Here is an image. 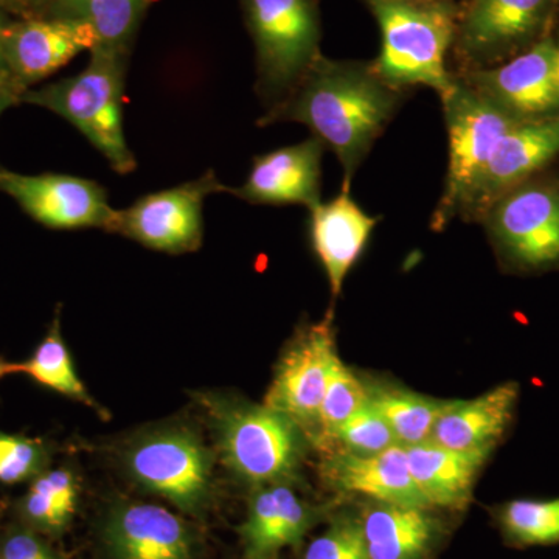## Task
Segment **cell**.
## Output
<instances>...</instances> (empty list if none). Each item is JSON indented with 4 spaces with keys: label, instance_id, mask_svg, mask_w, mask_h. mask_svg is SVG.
<instances>
[{
    "label": "cell",
    "instance_id": "6da1fadb",
    "mask_svg": "<svg viewBox=\"0 0 559 559\" xmlns=\"http://www.w3.org/2000/svg\"><path fill=\"white\" fill-rule=\"evenodd\" d=\"M407 91L381 79L373 62L334 61L320 55L304 79L266 110L260 127L305 124L333 151L344 168V187L369 156L374 142L406 100Z\"/></svg>",
    "mask_w": 559,
    "mask_h": 559
},
{
    "label": "cell",
    "instance_id": "7a4b0ae2",
    "mask_svg": "<svg viewBox=\"0 0 559 559\" xmlns=\"http://www.w3.org/2000/svg\"><path fill=\"white\" fill-rule=\"evenodd\" d=\"M130 55L95 47L91 61L79 75L28 90L22 103L58 114L100 151L119 175L138 168L123 131L124 76Z\"/></svg>",
    "mask_w": 559,
    "mask_h": 559
},
{
    "label": "cell",
    "instance_id": "3957f363",
    "mask_svg": "<svg viewBox=\"0 0 559 559\" xmlns=\"http://www.w3.org/2000/svg\"><path fill=\"white\" fill-rule=\"evenodd\" d=\"M381 28V53L373 61L381 79L399 90L430 87L443 94L454 75L447 53L457 33L451 2L367 0Z\"/></svg>",
    "mask_w": 559,
    "mask_h": 559
},
{
    "label": "cell",
    "instance_id": "277c9868",
    "mask_svg": "<svg viewBox=\"0 0 559 559\" xmlns=\"http://www.w3.org/2000/svg\"><path fill=\"white\" fill-rule=\"evenodd\" d=\"M440 98L450 138V162L443 194L430 221L433 230L444 229L459 218L500 140L524 121L499 108L460 75H454Z\"/></svg>",
    "mask_w": 559,
    "mask_h": 559
},
{
    "label": "cell",
    "instance_id": "5b68a950",
    "mask_svg": "<svg viewBox=\"0 0 559 559\" xmlns=\"http://www.w3.org/2000/svg\"><path fill=\"white\" fill-rule=\"evenodd\" d=\"M227 466L249 484H288L305 454L304 432L264 406L207 399Z\"/></svg>",
    "mask_w": 559,
    "mask_h": 559
},
{
    "label": "cell",
    "instance_id": "8992f818",
    "mask_svg": "<svg viewBox=\"0 0 559 559\" xmlns=\"http://www.w3.org/2000/svg\"><path fill=\"white\" fill-rule=\"evenodd\" d=\"M241 5L255 44L257 91L272 108L322 55L318 0H241Z\"/></svg>",
    "mask_w": 559,
    "mask_h": 559
},
{
    "label": "cell",
    "instance_id": "52a82bcc",
    "mask_svg": "<svg viewBox=\"0 0 559 559\" xmlns=\"http://www.w3.org/2000/svg\"><path fill=\"white\" fill-rule=\"evenodd\" d=\"M479 223L510 270H559V176L540 171L507 191Z\"/></svg>",
    "mask_w": 559,
    "mask_h": 559
},
{
    "label": "cell",
    "instance_id": "ba28073f",
    "mask_svg": "<svg viewBox=\"0 0 559 559\" xmlns=\"http://www.w3.org/2000/svg\"><path fill=\"white\" fill-rule=\"evenodd\" d=\"M557 0H471L457 24L465 70L502 64L543 40Z\"/></svg>",
    "mask_w": 559,
    "mask_h": 559
},
{
    "label": "cell",
    "instance_id": "9c48e42d",
    "mask_svg": "<svg viewBox=\"0 0 559 559\" xmlns=\"http://www.w3.org/2000/svg\"><path fill=\"white\" fill-rule=\"evenodd\" d=\"M226 191L215 173L207 171L200 179L146 194L130 207L116 210L108 231L162 252H191L201 246L205 198Z\"/></svg>",
    "mask_w": 559,
    "mask_h": 559
},
{
    "label": "cell",
    "instance_id": "30bf717a",
    "mask_svg": "<svg viewBox=\"0 0 559 559\" xmlns=\"http://www.w3.org/2000/svg\"><path fill=\"white\" fill-rule=\"evenodd\" d=\"M331 319L307 326L280 359L264 406L288 417L314 443L319 414L336 355Z\"/></svg>",
    "mask_w": 559,
    "mask_h": 559
},
{
    "label": "cell",
    "instance_id": "8fae6325",
    "mask_svg": "<svg viewBox=\"0 0 559 559\" xmlns=\"http://www.w3.org/2000/svg\"><path fill=\"white\" fill-rule=\"evenodd\" d=\"M559 50L544 38L502 64L463 70L466 83L520 120L559 116Z\"/></svg>",
    "mask_w": 559,
    "mask_h": 559
},
{
    "label": "cell",
    "instance_id": "7c38bea8",
    "mask_svg": "<svg viewBox=\"0 0 559 559\" xmlns=\"http://www.w3.org/2000/svg\"><path fill=\"white\" fill-rule=\"evenodd\" d=\"M128 465L143 487L171 500L180 510L200 511L209 498L212 457L186 430H168L139 441Z\"/></svg>",
    "mask_w": 559,
    "mask_h": 559
},
{
    "label": "cell",
    "instance_id": "4fadbf2b",
    "mask_svg": "<svg viewBox=\"0 0 559 559\" xmlns=\"http://www.w3.org/2000/svg\"><path fill=\"white\" fill-rule=\"evenodd\" d=\"M0 191L13 198L33 219L51 229L108 230L116 209L94 180L68 175L27 176L0 168Z\"/></svg>",
    "mask_w": 559,
    "mask_h": 559
},
{
    "label": "cell",
    "instance_id": "5bb4252c",
    "mask_svg": "<svg viewBox=\"0 0 559 559\" xmlns=\"http://www.w3.org/2000/svg\"><path fill=\"white\" fill-rule=\"evenodd\" d=\"M558 156L559 116L521 121L500 140L459 218L480 221L492 202L546 170Z\"/></svg>",
    "mask_w": 559,
    "mask_h": 559
},
{
    "label": "cell",
    "instance_id": "9a60e30c",
    "mask_svg": "<svg viewBox=\"0 0 559 559\" xmlns=\"http://www.w3.org/2000/svg\"><path fill=\"white\" fill-rule=\"evenodd\" d=\"M87 25L64 17L27 16L10 21L3 33V64L25 90L95 47Z\"/></svg>",
    "mask_w": 559,
    "mask_h": 559
},
{
    "label": "cell",
    "instance_id": "2e32d148",
    "mask_svg": "<svg viewBox=\"0 0 559 559\" xmlns=\"http://www.w3.org/2000/svg\"><path fill=\"white\" fill-rule=\"evenodd\" d=\"M325 146L312 138L253 157L246 182L226 193L261 205L300 204L312 209L320 202L322 157Z\"/></svg>",
    "mask_w": 559,
    "mask_h": 559
},
{
    "label": "cell",
    "instance_id": "e0dca14e",
    "mask_svg": "<svg viewBox=\"0 0 559 559\" xmlns=\"http://www.w3.org/2000/svg\"><path fill=\"white\" fill-rule=\"evenodd\" d=\"M322 476L331 487L373 502L432 509L415 485L406 448L401 444L371 455L329 452L322 462Z\"/></svg>",
    "mask_w": 559,
    "mask_h": 559
},
{
    "label": "cell",
    "instance_id": "ac0fdd59",
    "mask_svg": "<svg viewBox=\"0 0 559 559\" xmlns=\"http://www.w3.org/2000/svg\"><path fill=\"white\" fill-rule=\"evenodd\" d=\"M319 516L320 509L305 502L288 484L260 487L238 528L242 559H277L285 547L301 543Z\"/></svg>",
    "mask_w": 559,
    "mask_h": 559
},
{
    "label": "cell",
    "instance_id": "d6986e66",
    "mask_svg": "<svg viewBox=\"0 0 559 559\" xmlns=\"http://www.w3.org/2000/svg\"><path fill=\"white\" fill-rule=\"evenodd\" d=\"M106 543L114 559H194V540L186 522L153 503L114 511Z\"/></svg>",
    "mask_w": 559,
    "mask_h": 559
},
{
    "label": "cell",
    "instance_id": "ffe728a7",
    "mask_svg": "<svg viewBox=\"0 0 559 559\" xmlns=\"http://www.w3.org/2000/svg\"><path fill=\"white\" fill-rule=\"evenodd\" d=\"M521 389L518 382H503L473 400H454L433 426L430 441L450 450L488 452L509 432Z\"/></svg>",
    "mask_w": 559,
    "mask_h": 559
},
{
    "label": "cell",
    "instance_id": "44dd1931",
    "mask_svg": "<svg viewBox=\"0 0 559 559\" xmlns=\"http://www.w3.org/2000/svg\"><path fill=\"white\" fill-rule=\"evenodd\" d=\"M378 219L353 201L349 191L310 209L312 249L329 277L331 294L337 297L352 267L358 263Z\"/></svg>",
    "mask_w": 559,
    "mask_h": 559
},
{
    "label": "cell",
    "instance_id": "7402d4cb",
    "mask_svg": "<svg viewBox=\"0 0 559 559\" xmlns=\"http://www.w3.org/2000/svg\"><path fill=\"white\" fill-rule=\"evenodd\" d=\"M415 485L432 509L465 510L488 452H463L423 441L406 448Z\"/></svg>",
    "mask_w": 559,
    "mask_h": 559
},
{
    "label": "cell",
    "instance_id": "603a6c76",
    "mask_svg": "<svg viewBox=\"0 0 559 559\" xmlns=\"http://www.w3.org/2000/svg\"><path fill=\"white\" fill-rule=\"evenodd\" d=\"M360 518L370 559H428L443 536L430 509L371 500Z\"/></svg>",
    "mask_w": 559,
    "mask_h": 559
},
{
    "label": "cell",
    "instance_id": "cb8c5ba5",
    "mask_svg": "<svg viewBox=\"0 0 559 559\" xmlns=\"http://www.w3.org/2000/svg\"><path fill=\"white\" fill-rule=\"evenodd\" d=\"M154 0H68L53 16L79 21L95 36V47L131 55L140 24ZM94 47V49H95Z\"/></svg>",
    "mask_w": 559,
    "mask_h": 559
},
{
    "label": "cell",
    "instance_id": "d4e9b609",
    "mask_svg": "<svg viewBox=\"0 0 559 559\" xmlns=\"http://www.w3.org/2000/svg\"><path fill=\"white\" fill-rule=\"evenodd\" d=\"M369 403L389 423L401 447L428 441L437 419L454 400H437L389 384H366Z\"/></svg>",
    "mask_w": 559,
    "mask_h": 559
},
{
    "label": "cell",
    "instance_id": "484cf974",
    "mask_svg": "<svg viewBox=\"0 0 559 559\" xmlns=\"http://www.w3.org/2000/svg\"><path fill=\"white\" fill-rule=\"evenodd\" d=\"M503 539L511 547H546L559 544V498L514 499L495 511Z\"/></svg>",
    "mask_w": 559,
    "mask_h": 559
},
{
    "label": "cell",
    "instance_id": "4316f807",
    "mask_svg": "<svg viewBox=\"0 0 559 559\" xmlns=\"http://www.w3.org/2000/svg\"><path fill=\"white\" fill-rule=\"evenodd\" d=\"M369 401L367 385L360 381L358 374L342 362L340 355L331 360L329 381H326L325 395L319 414V430L316 437V447L326 452L333 450L334 437L337 430L360 407Z\"/></svg>",
    "mask_w": 559,
    "mask_h": 559
},
{
    "label": "cell",
    "instance_id": "83f0119b",
    "mask_svg": "<svg viewBox=\"0 0 559 559\" xmlns=\"http://www.w3.org/2000/svg\"><path fill=\"white\" fill-rule=\"evenodd\" d=\"M17 373L28 374L46 388L57 390L62 395L79 400L87 406L97 407L73 369L72 358L62 341L58 320H55L50 333L40 342L35 355L27 362L17 364Z\"/></svg>",
    "mask_w": 559,
    "mask_h": 559
},
{
    "label": "cell",
    "instance_id": "f1b7e54d",
    "mask_svg": "<svg viewBox=\"0 0 559 559\" xmlns=\"http://www.w3.org/2000/svg\"><path fill=\"white\" fill-rule=\"evenodd\" d=\"M76 496L79 487L70 471H49L33 481L24 502L25 514L40 527L60 530L75 511Z\"/></svg>",
    "mask_w": 559,
    "mask_h": 559
},
{
    "label": "cell",
    "instance_id": "f546056e",
    "mask_svg": "<svg viewBox=\"0 0 559 559\" xmlns=\"http://www.w3.org/2000/svg\"><path fill=\"white\" fill-rule=\"evenodd\" d=\"M304 559H370L360 511H337L329 527L311 540Z\"/></svg>",
    "mask_w": 559,
    "mask_h": 559
},
{
    "label": "cell",
    "instance_id": "4dcf8cb0",
    "mask_svg": "<svg viewBox=\"0 0 559 559\" xmlns=\"http://www.w3.org/2000/svg\"><path fill=\"white\" fill-rule=\"evenodd\" d=\"M336 444L341 447L336 451L355 455H371L400 443L385 418L377 411V407L371 406L367 401L366 406L360 407L337 430L333 450Z\"/></svg>",
    "mask_w": 559,
    "mask_h": 559
},
{
    "label": "cell",
    "instance_id": "1f68e13d",
    "mask_svg": "<svg viewBox=\"0 0 559 559\" xmlns=\"http://www.w3.org/2000/svg\"><path fill=\"white\" fill-rule=\"evenodd\" d=\"M46 452L39 441L0 432V481L17 484L35 476L44 465Z\"/></svg>",
    "mask_w": 559,
    "mask_h": 559
},
{
    "label": "cell",
    "instance_id": "d6a6232c",
    "mask_svg": "<svg viewBox=\"0 0 559 559\" xmlns=\"http://www.w3.org/2000/svg\"><path fill=\"white\" fill-rule=\"evenodd\" d=\"M2 559H57L51 551L27 533H17L7 540L2 550Z\"/></svg>",
    "mask_w": 559,
    "mask_h": 559
},
{
    "label": "cell",
    "instance_id": "836d02e7",
    "mask_svg": "<svg viewBox=\"0 0 559 559\" xmlns=\"http://www.w3.org/2000/svg\"><path fill=\"white\" fill-rule=\"evenodd\" d=\"M27 91L11 76L7 68L0 69V114L9 109L10 106L22 103V97Z\"/></svg>",
    "mask_w": 559,
    "mask_h": 559
},
{
    "label": "cell",
    "instance_id": "e575fe53",
    "mask_svg": "<svg viewBox=\"0 0 559 559\" xmlns=\"http://www.w3.org/2000/svg\"><path fill=\"white\" fill-rule=\"evenodd\" d=\"M28 16L50 17L64 5L68 0H24Z\"/></svg>",
    "mask_w": 559,
    "mask_h": 559
},
{
    "label": "cell",
    "instance_id": "d590c367",
    "mask_svg": "<svg viewBox=\"0 0 559 559\" xmlns=\"http://www.w3.org/2000/svg\"><path fill=\"white\" fill-rule=\"evenodd\" d=\"M0 9L16 13L20 17L28 16L24 0H0Z\"/></svg>",
    "mask_w": 559,
    "mask_h": 559
},
{
    "label": "cell",
    "instance_id": "8d00e7d4",
    "mask_svg": "<svg viewBox=\"0 0 559 559\" xmlns=\"http://www.w3.org/2000/svg\"><path fill=\"white\" fill-rule=\"evenodd\" d=\"M10 24L9 17H7L5 11L0 9V69L5 68L3 64V33H5L7 25Z\"/></svg>",
    "mask_w": 559,
    "mask_h": 559
},
{
    "label": "cell",
    "instance_id": "74e56055",
    "mask_svg": "<svg viewBox=\"0 0 559 559\" xmlns=\"http://www.w3.org/2000/svg\"><path fill=\"white\" fill-rule=\"evenodd\" d=\"M11 373H17V364L3 362V360L0 359V380Z\"/></svg>",
    "mask_w": 559,
    "mask_h": 559
},
{
    "label": "cell",
    "instance_id": "f35d334b",
    "mask_svg": "<svg viewBox=\"0 0 559 559\" xmlns=\"http://www.w3.org/2000/svg\"><path fill=\"white\" fill-rule=\"evenodd\" d=\"M415 2L444 3V2H451V0H415Z\"/></svg>",
    "mask_w": 559,
    "mask_h": 559
},
{
    "label": "cell",
    "instance_id": "ab89813d",
    "mask_svg": "<svg viewBox=\"0 0 559 559\" xmlns=\"http://www.w3.org/2000/svg\"><path fill=\"white\" fill-rule=\"evenodd\" d=\"M558 83H559V62H558Z\"/></svg>",
    "mask_w": 559,
    "mask_h": 559
},
{
    "label": "cell",
    "instance_id": "60d3db41",
    "mask_svg": "<svg viewBox=\"0 0 559 559\" xmlns=\"http://www.w3.org/2000/svg\"><path fill=\"white\" fill-rule=\"evenodd\" d=\"M558 50H559V47H558Z\"/></svg>",
    "mask_w": 559,
    "mask_h": 559
},
{
    "label": "cell",
    "instance_id": "b9f144b4",
    "mask_svg": "<svg viewBox=\"0 0 559 559\" xmlns=\"http://www.w3.org/2000/svg\"><path fill=\"white\" fill-rule=\"evenodd\" d=\"M0 559H2V558H0Z\"/></svg>",
    "mask_w": 559,
    "mask_h": 559
}]
</instances>
